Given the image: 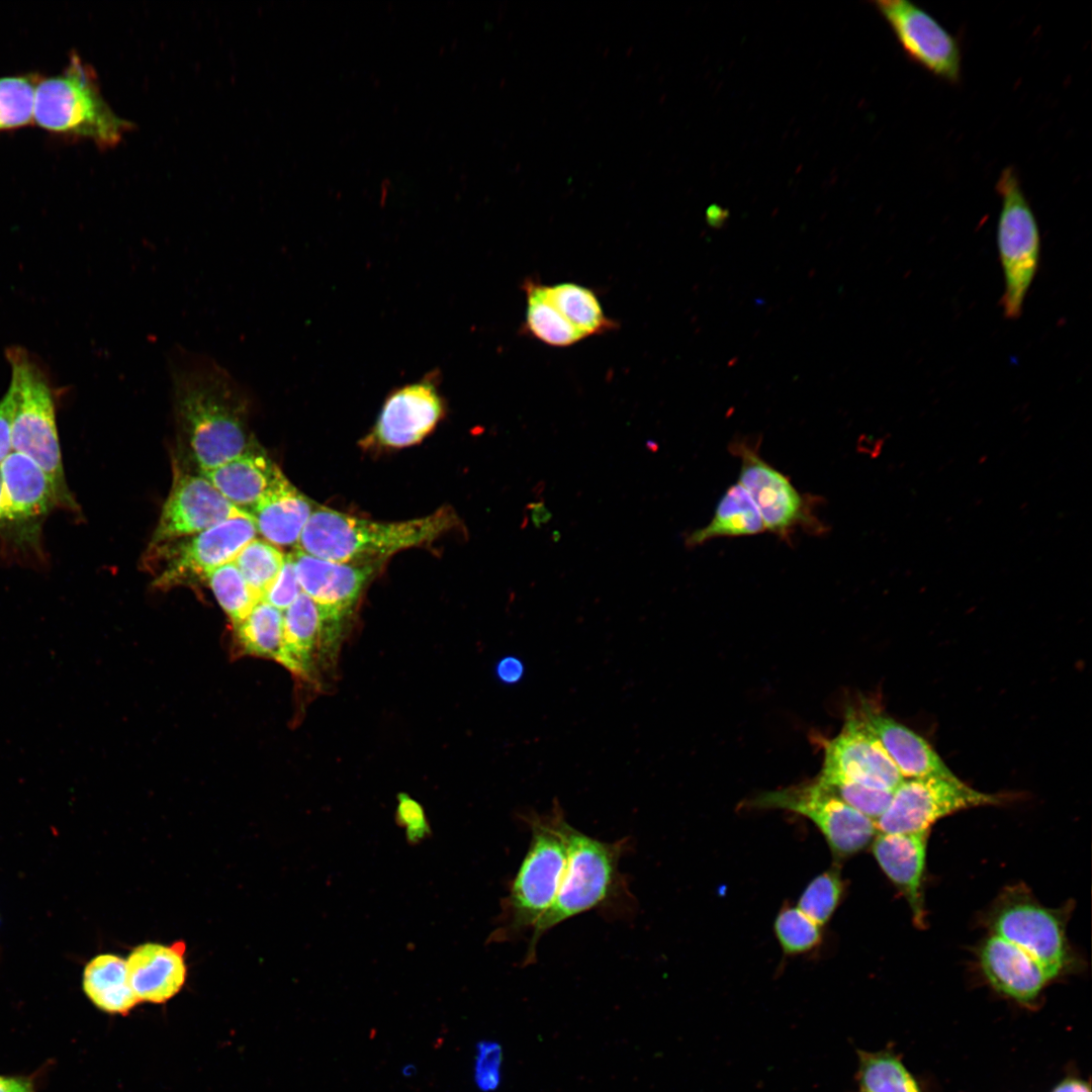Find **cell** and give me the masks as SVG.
I'll list each match as a JSON object with an SVG mask.
<instances>
[{"mask_svg":"<svg viewBox=\"0 0 1092 1092\" xmlns=\"http://www.w3.org/2000/svg\"><path fill=\"white\" fill-rule=\"evenodd\" d=\"M249 515L205 477L176 471L150 546L193 536L229 519Z\"/></svg>","mask_w":1092,"mask_h":1092,"instance_id":"17","label":"cell"},{"mask_svg":"<svg viewBox=\"0 0 1092 1092\" xmlns=\"http://www.w3.org/2000/svg\"><path fill=\"white\" fill-rule=\"evenodd\" d=\"M257 530L250 515L229 519L187 539L153 545L149 553L162 561L154 585L168 589L205 581L209 571L233 561Z\"/></svg>","mask_w":1092,"mask_h":1092,"instance_id":"8","label":"cell"},{"mask_svg":"<svg viewBox=\"0 0 1092 1092\" xmlns=\"http://www.w3.org/2000/svg\"><path fill=\"white\" fill-rule=\"evenodd\" d=\"M83 990L101 1011L127 1014L140 1003L127 975L126 961L116 954L102 953L85 967Z\"/></svg>","mask_w":1092,"mask_h":1092,"instance_id":"26","label":"cell"},{"mask_svg":"<svg viewBox=\"0 0 1092 1092\" xmlns=\"http://www.w3.org/2000/svg\"><path fill=\"white\" fill-rule=\"evenodd\" d=\"M842 894L840 875L829 870L814 878L803 892L798 907L815 923L822 926L830 919Z\"/></svg>","mask_w":1092,"mask_h":1092,"instance_id":"36","label":"cell"},{"mask_svg":"<svg viewBox=\"0 0 1092 1092\" xmlns=\"http://www.w3.org/2000/svg\"><path fill=\"white\" fill-rule=\"evenodd\" d=\"M302 593L292 554L285 555L283 566L261 601L280 611L286 610Z\"/></svg>","mask_w":1092,"mask_h":1092,"instance_id":"39","label":"cell"},{"mask_svg":"<svg viewBox=\"0 0 1092 1092\" xmlns=\"http://www.w3.org/2000/svg\"><path fill=\"white\" fill-rule=\"evenodd\" d=\"M755 445L746 439H736L730 444V450L741 461L738 483L755 504L765 530L789 539L799 528H822L813 515L809 498L770 466Z\"/></svg>","mask_w":1092,"mask_h":1092,"instance_id":"13","label":"cell"},{"mask_svg":"<svg viewBox=\"0 0 1092 1092\" xmlns=\"http://www.w3.org/2000/svg\"><path fill=\"white\" fill-rule=\"evenodd\" d=\"M821 774L894 791L904 780L858 711L849 709L840 733L826 742Z\"/></svg>","mask_w":1092,"mask_h":1092,"instance_id":"16","label":"cell"},{"mask_svg":"<svg viewBox=\"0 0 1092 1092\" xmlns=\"http://www.w3.org/2000/svg\"><path fill=\"white\" fill-rule=\"evenodd\" d=\"M186 944L147 942L135 946L126 961L130 987L140 1003H165L184 986Z\"/></svg>","mask_w":1092,"mask_h":1092,"instance_id":"19","label":"cell"},{"mask_svg":"<svg viewBox=\"0 0 1092 1092\" xmlns=\"http://www.w3.org/2000/svg\"><path fill=\"white\" fill-rule=\"evenodd\" d=\"M980 965L989 983L1020 1002L1033 1000L1055 976L1036 959L992 934L980 948Z\"/></svg>","mask_w":1092,"mask_h":1092,"instance_id":"22","label":"cell"},{"mask_svg":"<svg viewBox=\"0 0 1092 1092\" xmlns=\"http://www.w3.org/2000/svg\"><path fill=\"white\" fill-rule=\"evenodd\" d=\"M395 821L404 830L405 840L417 845L432 835V828L423 806L406 793L397 795Z\"/></svg>","mask_w":1092,"mask_h":1092,"instance_id":"38","label":"cell"},{"mask_svg":"<svg viewBox=\"0 0 1092 1092\" xmlns=\"http://www.w3.org/2000/svg\"><path fill=\"white\" fill-rule=\"evenodd\" d=\"M874 4L910 61L942 81L960 82V42L934 16L908 0H879Z\"/></svg>","mask_w":1092,"mask_h":1092,"instance_id":"14","label":"cell"},{"mask_svg":"<svg viewBox=\"0 0 1092 1092\" xmlns=\"http://www.w3.org/2000/svg\"><path fill=\"white\" fill-rule=\"evenodd\" d=\"M857 711L903 779L958 778L923 737L870 703L863 702Z\"/></svg>","mask_w":1092,"mask_h":1092,"instance_id":"21","label":"cell"},{"mask_svg":"<svg viewBox=\"0 0 1092 1092\" xmlns=\"http://www.w3.org/2000/svg\"><path fill=\"white\" fill-rule=\"evenodd\" d=\"M631 843L630 837L603 841L570 825L562 882L552 906L530 934L523 966L535 963L538 942L546 932L578 914L596 910L622 917L633 913L636 900L619 866Z\"/></svg>","mask_w":1092,"mask_h":1092,"instance_id":"2","label":"cell"},{"mask_svg":"<svg viewBox=\"0 0 1092 1092\" xmlns=\"http://www.w3.org/2000/svg\"><path fill=\"white\" fill-rule=\"evenodd\" d=\"M440 380L435 370L394 389L385 399L365 444L400 448L420 443L445 413Z\"/></svg>","mask_w":1092,"mask_h":1092,"instance_id":"15","label":"cell"},{"mask_svg":"<svg viewBox=\"0 0 1092 1092\" xmlns=\"http://www.w3.org/2000/svg\"><path fill=\"white\" fill-rule=\"evenodd\" d=\"M0 534L15 546L37 550L43 521L62 508L57 489L35 462L15 451L0 463Z\"/></svg>","mask_w":1092,"mask_h":1092,"instance_id":"12","label":"cell"},{"mask_svg":"<svg viewBox=\"0 0 1092 1092\" xmlns=\"http://www.w3.org/2000/svg\"><path fill=\"white\" fill-rule=\"evenodd\" d=\"M527 510L530 511L532 523L536 528H541L552 518L551 512L545 507L543 500L529 504Z\"/></svg>","mask_w":1092,"mask_h":1092,"instance_id":"44","label":"cell"},{"mask_svg":"<svg viewBox=\"0 0 1092 1092\" xmlns=\"http://www.w3.org/2000/svg\"><path fill=\"white\" fill-rule=\"evenodd\" d=\"M314 505L289 481L256 506L249 515L256 530L272 545H297Z\"/></svg>","mask_w":1092,"mask_h":1092,"instance_id":"25","label":"cell"},{"mask_svg":"<svg viewBox=\"0 0 1092 1092\" xmlns=\"http://www.w3.org/2000/svg\"><path fill=\"white\" fill-rule=\"evenodd\" d=\"M201 474L229 502L247 514L289 481L278 465L257 446Z\"/></svg>","mask_w":1092,"mask_h":1092,"instance_id":"20","label":"cell"},{"mask_svg":"<svg viewBox=\"0 0 1092 1092\" xmlns=\"http://www.w3.org/2000/svg\"><path fill=\"white\" fill-rule=\"evenodd\" d=\"M235 629L243 653L279 661L283 640L282 611L260 601Z\"/></svg>","mask_w":1092,"mask_h":1092,"instance_id":"29","label":"cell"},{"mask_svg":"<svg viewBox=\"0 0 1092 1092\" xmlns=\"http://www.w3.org/2000/svg\"><path fill=\"white\" fill-rule=\"evenodd\" d=\"M2 496H3V489H2V480H1V475H0V516H1V510H2Z\"/></svg>","mask_w":1092,"mask_h":1092,"instance_id":"47","label":"cell"},{"mask_svg":"<svg viewBox=\"0 0 1092 1092\" xmlns=\"http://www.w3.org/2000/svg\"><path fill=\"white\" fill-rule=\"evenodd\" d=\"M775 930L787 954L808 951L821 940V926L797 907H787L779 913Z\"/></svg>","mask_w":1092,"mask_h":1092,"instance_id":"37","label":"cell"},{"mask_svg":"<svg viewBox=\"0 0 1092 1092\" xmlns=\"http://www.w3.org/2000/svg\"><path fill=\"white\" fill-rule=\"evenodd\" d=\"M208 582L219 606L234 626L243 621L261 600L249 586L234 561L223 563L209 571Z\"/></svg>","mask_w":1092,"mask_h":1092,"instance_id":"32","label":"cell"},{"mask_svg":"<svg viewBox=\"0 0 1092 1092\" xmlns=\"http://www.w3.org/2000/svg\"><path fill=\"white\" fill-rule=\"evenodd\" d=\"M35 75L0 78V131L25 126L33 121Z\"/></svg>","mask_w":1092,"mask_h":1092,"instance_id":"34","label":"cell"},{"mask_svg":"<svg viewBox=\"0 0 1092 1092\" xmlns=\"http://www.w3.org/2000/svg\"><path fill=\"white\" fill-rule=\"evenodd\" d=\"M765 531L761 516L739 484L731 485L719 500L711 522L685 538L688 548H694L717 537L755 535Z\"/></svg>","mask_w":1092,"mask_h":1092,"instance_id":"27","label":"cell"},{"mask_svg":"<svg viewBox=\"0 0 1092 1092\" xmlns=\"http://www.w3.org/2000/svg\"><path fill=\"white\" fill-rule=\"evenodd\" d=\"M502 1049L498 1043H478L474 1068L475 1083L482 1091L494 1090L500 1082Z\"/></svg>","mask_w":1092,"mask_h":1092,"instance_id":"40","label":"cell"},{"mask_svg":"<svg viewBox=\"0 0 1092 1092\" xmlns=\"http://www.w3.org/2000/svg\"><path fill=\"white\" fill-rule=\"evenodd\" d=\"M519 818L529 828L531 839L502 899L488 942L512 941L532 933L552 906L567 866L570 824L557 800L547 813L530 810Z\"/></svg>","mask_w":1092,"mask_h":1092,"instance_id":"3","label":"cell"},{"mask_svg":"<svg viewBox=\"0 0 1092 1092\" xmlns=\"http://www.w3.org/2000/svg\"><path fill=\"white\" fill-rule=\"evenodd\" d=\"M6 357L11 368L8 390L14 402L12 451L27 456L48 474L63 509L78 511L66 482L49 377L23 348H9Z\"/></svg>","mask_w":1092,"mask_h":1092,"instance_id":"5","label":"cell"},{"mask_svg":"<svg viewBox=\"0 0 1092 1092\" xmlns=\"http://www.w3.org/2000/svg\"><path fill=\"white\" fill-rule=\"evenodd\" d=\"M995 189L1001 200L997 247L1004 276L1002 308L1006 318L1016 320L1038 269L1040 232L1013 166L1001 171Z\"/></svg>","mask_w":1092,"mask_h":1092,"instance_id":"7","label":"cell"},{"mask_svg":"<svg viewBox=\"0 0 1092 1092\" xmlns=\"http://www.w3.org/2000/svg\"><path fill=\"white\" fill-rule=\"evenodd\" d=\"M1053 1092H1090V1087L1083 1081L1067 1079L1059 1084Z\"/></svg>","mask_w":1092,"mask_h":1092,"instance_id":"45","label":"cell"},{"mask_svg":"<svg viewBox=\"0 0 1092 1092\" xmlns=\"http://www.w3.org/2000/svg\"><path fill=\"white\" fill-rule=\"evenodd\" d=\"M284 559L285 555L271 543L253 539L233 561L249 586L262 600L279 574Z\"/></svg>","mask_w":1092,"mask_h":1092,"instance_id":"33","label":"cell"},{"mask_svg":"<svg viewBox=\"0 0 1092 1092\" xmlns=\"http://www.w3.org/2000/svg\"><path fill=\"white\" fill-rule=\"evenodd\" d=\"M1002 801V796L977 791L959 778L904 779L875 823L879 833L919 832L952 813Z\"/></svg>","mask_w":1092,"mask_h":1092,"instance_id":"9","label":"cell"},{"mask_svg":"<svg viewBox=\"0 0 1092 1092\" xmlns=\"http://www.w3.org/2000/svg\"><path fill=\"white\" fill-rule=\"evenodd\" d=\"M816 780L845 804L875 822L888 808L894 792L874 789L850 780L821 772Z\"/></svg>","mask_w":1092,"mask_h":1092,"instance_id":"35","label":"cell"},{"mask_svg":"<svg viewBox=\"0 0 1092 1092\" xmlns=\"http://www.w3.org/2000/svg\"><path fill=\"white\" fill-rule=\"evenodd\" d=\"M526 328L540 341L555 347L570 346L585 338L559 311L545 285L526 282Z\"/></svg>","mask_w":1092,"mask_h":1092,"instance_id":"28","label":"cell"},{"mask_svg":"<svg viewBox=\"0 0 1092 1092\" xmlns=\"http://www.w3.org/2000/svg\"><path fill=\"white\" fill-rule=\"evenodd\" d=\"M169 374L177 429L201 473L256 446L250 396L226 369L179 350L170 358Z\"/></svg>","mask_w":1092,"mask_h":1092,"instance_id":"1","label":"cell"},{"mask_svg":"<svg viewBox=\"0 0 1092 1092\" xmlns=\"http://www.w3.org/2000/svg\"><path fill=\"white\" fill-rule=\"evenodd\" d=\"M988 923L993 934L1025 950L1055 977L1069 964L1060 913L1039 904L1025 888L1006 890L992 908Z\"/></svg>","mask_w":1092,"mask_h":1092,"instance_id":"11","label":"cell"},{"mask_svg":"<svg viewBox=\"0 0 1092 1092\" xmlns=\"http://www.w3.org/2000/svg\"><path fill=\"white\" fill-rule=\"evenodd\" d=\"M0 1092H34V1088L27 1078L0 1075Z\"/></svg>","mask_w":1092,"mask_h":1092,"instance_id":"43","label":"cell"},{"mask_svg":"<svg viewBox=\"0 0 1092 1092\" xmlns=\"http://www.w3.org/2000/svg\"><path fill=\"white\" fill-rule=\"evenodd\" d=\"M726 215L727 213L725 211H722L719 208L712 207L708 210L707 219L711 226L720 228L723 224Z\"/></svg>","mask_w":1092,"mask_h":1092,"instance_id":"46","label":"cell"},{"mask_svg":"<svg viewBox=\"0 0 1092 1092\" xmlns=\"http://www.w3.org/2000/svg\"><path fill=\"white\" fill-rule=\"evenodd\" d=\"M33 121L49 131L88 139L105 149L117 145L132 127L105 101L96 73L77 55L61 74L38 81Z\"/></svg>","mask_w":1092,"mask_h":1092,"instance_id":"6","label":"cell"},{"mask_svg":"<svg viewBox=\"0 0 1092 1092\" xmlns=\"http://www.w3.org/2000/svg\"><path fill=\"white\" fill-rule=\"evenodd\" d=\"M291 554L302 593L318 606L326 620L337 624L355 605L378 566L329 561L298 549Z\"/></svg>","mask_w":1092,"mask_h":1092,"instance_id":"18","label":"cell"},{"mask_svg":"<svg viewBox=\"0 0 1092 1092\" xmlns=\"http://www.w3.org/2000/svg\"><path fill=\"white\" fill-rule=\"evenodd\" d=\"M751 806L784 809L809 818L838 858L860 851L878 832L874 820L845 804L817 780L762 793L751 801Z\"/></svg>","mask_w":1092,"mask_h":1092,"instance_id":"10","label":"cell"},{"mask_svg":"<svg viewBox=\"0 0 1092 1092\" xmlns=\"http://www.w3.org/2000/svg\"><path fill=\"white\" fill-rule=\"evenodd\" d=\"M14 402L7 390L0 400V463L12 452L11 432Z\"/></svg>","mask_w":1092,"mask_h":1092,"instance_id":"41","label":"cell"},{"mask_svg":"<svg viewBox=\"0 0 1092 1092\" xmlns=\"http://www.w3.org/2000/svg\"><path fill=\"white\" fill-rule=\"evenodd\" d=\"M458 523L448 508L419 519L376 522L316 507L295 549L329 561L379 566L390 555L430 543Z\"/></svg>","mask_w":1092,"mask_h":1092,"instance_id":"4","label":"cell"},{"mask_svg":"<svg viewBox=\"0 0 1092 1092\" xmlns=\"http://www.w3.org/2000/svg\"><path fill=\"white\" fill-rule=\"evenodd\" d=\"M339 625L324 618L318 606L305 594L283 613V640L279 661L298 675H307L324 636L331 639Z\"/></svg>","mask_w":1092,"mask_h":1092,"instance_id":"24","label":"cell"},{"mask_svg":"<svg viewBox=\"0 0 1092 1092\" xmlns=\"http://www.w3.org/2000/svg\"><path fill=\"white\" fill-rule=\"evenodd\" d=\"M929 830L913 833H880L874 840V855L886 876L903 892L914 917L922 926L924 906L922 882Z\"/></svg>","mask_w":1092,"mask_h":1092,"instance_id":"23","label":"cell"},{"mask_svg":"<svg viewBox=\"0 0 1092 1092\" xmlns=\"http://www.w3.org/2000/svg\"><path fill=\"white\" fill-rule=\"evenodd\" d=\"M495 675L505 685H516L525 675L524 662L515 655L500 658L495 665Z\"/></svg>","mask_w":1092,"mask_h":1092,"instance_id":"42","label":"cell"},{"mask_svg":"<svg viewBox=\"0 0 1092 1092\" xmlns=\"http://www.w3.org/2000/svg\"><path fill=\"white\" fill-rule=\"evenodd\" d=\"M547 288L559 311L584 337L615 329V322L605 315L590 289L575 283H560Z\"/></svg>","mask_w":1092,"mask_h":1092,"instance_id":"30","label":"cell"},{"mask_svg":"<svg viewBox=\"0 0 1092 1092\" xmlns=\"http://www.w3.org/2000/svg\"><path fill=\"white\" fill-rule=\"evenodd\" d=\"M857 1082L861 1092H920L901 1061L890 1052L858 1051Z\"/></svg>","mask_w":1092,"mask_h":1092,"instance_id":"31","label":"cell"}]
</instances>
